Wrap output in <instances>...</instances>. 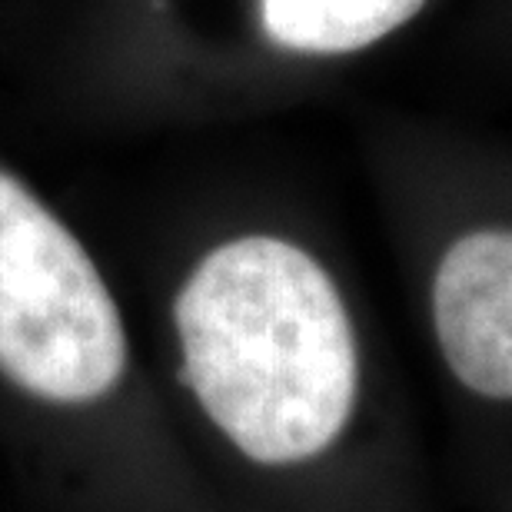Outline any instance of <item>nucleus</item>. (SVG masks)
<instances>
[{
  "mask_svg": "<svg viewBox=\"0 0 512 512\" xmlns=\"http://www.w3.org/2000/svg\"><path fill=\"white\" fill-rule=\"evenodd\" d=\"M443 0H253L256 30L276 54L350 60L423 27Z\"/></svg>",
  "mask_w": 512,
  "mask_h": 512,
  "instance_id": "4",
  "label": "nucleus"
},
{
  "mask_svg": "<svg viewBox=\"0 0 512 512\" xmlns=\"http://www.w3.org/2000/svg\"><path fill=\"white\" fill-rule=\"evenodd\" d=\"M509 4H512V0H509Z\"/></svg>",
  "mask_w": 512,
  "mask_h": 512,
  "instance_id": "6",
  "label": "nucleus"
},
{
  "mask_svg": "<svg viewBox=\"0 0 512 512\" xmlns=\"http://www.w3.org/2000/svg\"><path fill=\"white\" fill-rule=\"evenodd\" d=\"M399 270L479 503L512 469V150L399 130Z\"/></svg>",
  "mask_w": 512,
  "mask_h": 512,
  "instance_id": "2",
  "label": "nucleus"
},
{
  "mask_svg": "<svg viewBox=\"0 0 512 512\" xmlns=\"http://www.w3.org/2000/svg\"><path fill=\"white\" fill-rule=\"evenodd\" d=\"M127 360L124 316L94 260L0 173V373L44 403L87 406L114 393Z\"/></svg>",
  "mask_w": 512,
  "mask_h": 512,
  "instance_id": "3",
  "label": "nucleus"
},
{
  "mask_svg": "<svg viewBox=\"0 0 512 512\" xmlns=\"http://www.w3.org/2000/svg\"><path fill=\"white\" fill-rule=\"evenodd\" d=\"M483 509L486 512H512V469L486 493Z\"/></svg>",
  "mask_w": 512,
  "mask_h": 512,
  "instance_id": "5",
  "label": "nucleus"
},
{
  "mask_svg": "<svg viewBox=\"0 0 512 512\" xmlns=\"http://www.w3.org/2000/svg\"><path fill=\"white\" fill-rule=\"evenodd\" d=\"M177 370L223 453L340 512H436L413 413L336 266L247 230L197 256L173 296Z\"/></svg>",
  "mask_w": 512,
  "mask_h": 512,
  "instance_id": "1",
  "label": "nucleus"
}]
</instances>
